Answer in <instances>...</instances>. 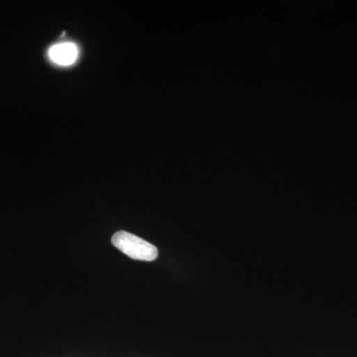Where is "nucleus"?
<instances>
[{
  "instance_id": "obj_1",
  "label": "nucleus",
  "mask_w": 357,
  "mask_h": 357,
  "mask_svg": "<svg viewBox=\"0 0 357 357\" xmlns=\"http://www.w3.org/2000/svg\"><path fill=\"white\" fill-rule=\"evenodd\" d=\"M112 243L122 253L134 260L150 262L154 261L158 257V249L156 246L130 232H115Z\"/></svg>"
},
{
  "instance_id": "obj_2",
  "label": "nucleus",
  "mask_w": 357,
  "mask_h": 357,
  "mask_svg": "<svg viewBox=\"0 0 357 357\" xmlns=\"http://www.w3.org/2000/svg\"><path fill=\"white\" fill-rule=\"evenodd\" d=\"M79 52L76 45L73 43H59L54 45L49 50V57L54 63L60 66H70L76 62Z\"/></svg>"
}]
</instances>
